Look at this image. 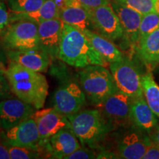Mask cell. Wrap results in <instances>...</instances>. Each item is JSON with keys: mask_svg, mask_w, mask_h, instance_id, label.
<instances>
[{"mask_svg": "<svg viewBox=\"0 0 159 159\" xmlns=\"http://www.w3.org/2000/svg\"><path fill=\"white\" fill-rule=\"evenodd\" d=\"M57 56L63 62L77 68L91 65L106 67L108 65L82 31L64 22Z\"/></svg>", "mask_w": 159, "mask_h": 159, "instance_id": "cell-1", "label": "cell"}, {"mask_svg": "<svg viewBox=\"0 0 159 159\" xmlns=\"http://www.w3.org/2000/svg\"><path fill=\"white\" fill-rule=\"evenodd\" d=\"M5 76L11 91L18 98L32 105L35 109L43 108L49 89L44 75L11 61Z\"/></svg>", "mask_w": 159, "mask_h": 159, "instance_id": "cell-2", "label": "cell"}, {"mask_svg": "<svg viewBox=\"0 0 159 159\" xmlns=\"http://www.w3.org/2000/svg\"><path fill=\"white\" fill-rule=\"evenodd\" d=\"M67 118L83 147L92 148L113 129L100 110L97 109L80 111Z\"/></svg>", "mask_w": 159, "mask_h": 159, "instance_id": "cell-3", "label": "cell"}, {"mask_svg": "<svg viewBox=\"0 0 159 159\" xmlns=\"http://www.w3.org/2000/svg\"><path fill=\"white\" fill-rule=\"evenodd\" d=\"M82 69L78 73L79 83L92 104L99 105L118 90L112 74L105 66L91 65Z\"/></svg>", "mask_w": 159, "mask_h": 159, "instance_id": "cell-4", "label": "cell"}, {"mask_svg": "<svg viewBox=\"0 0 159 159\" xmlns=\"http://www.w3.org/2000/svg\"><path fill=\"white\" fill-rule=\"evenodd\" d=\"M16 21L10 26L4 35L5 45L12 50L38 48L39 24L25 17H15Z\"/></svg>", "mask_w": 159, "mask_h": 159, "instance_id": "cell-5", "label": "cell"}, {"mask_svg": "<svg viewBox=\"0 0 159 159\" xmlns=\"http://www.w3.org/2000/svg\"><path fill=\"white\" fill-rule=\"evenodd\" d=\"M110 70L119 91L129 96H143L142 77L139 69L127 57L120 61L110 63Z\"/></svg>", "mask_w": 159, "mask_h": 159, "instance_id": "cell-6", "label": "cell"}, {"mask_svg": "<svg viewBox=\"0 0 159 159\" xmlns=\"http://www.w3.org/2000/svg\"><path fill=\"white\" fill-rule=\"evenodd\" d=\"M88 10L92 25V31L113 42L124 39L122 25L111 4Z\"/></svg>", "mask_w": 159, "mask_h": 159, "instance_id": "cell-7", "label": "cell"}, {"mask_svg": "<svg viewBox=\"0 0 159 159\" xmlns=\"http://www.w3.org/2000/svg\"><path fill=\"white\" fill-rule=\"evenodd\" d=\"M86 97L82 87L76 81H68L55 91L53 108L66 116L79 112L84 106Z\"/></svg>", "mask_w": 159, "mask_h": 159, "instance_id": "cell-8", "label": "cell"}, {"mask_svg": "<svg viewBox=\"0 0 159 159\" xmlns=\"http://www.w3.org/2000/svg\"><path fill=\"white\" fill-rule=\"evenodd\" d=\"M134 97L117 90L97 105L112 128L130 121V109Z\"/></svg>", "mask_w": 159, "mask_h": 159, "instance_id": "cell-9", "label": "cell"}, {"mask_svg": "<svg viewBox=\"0 0 159 159\" xmlns=\"http://www.w3.org/2000/svg\"><path fill=\"white\" fill-rule=\"evenodd\" d=\"M2 136V142L5 144L30 148H39L43 145L40 138L36 122L32 117L6 130Z\"/></svg>", "mask_w": 159, "mask_h": 159, "instance_id": "cell-10", "label": "cell"}, {"mask_svg": "<svg viewBox=\"0 0 159 159\" xmlns=\"http://www.w3.org/2000/svg\"><path fill=\"white\" fill-rule=\"evenodd\" d=\"M31 117L36 122L40 138L43 145L59 130L63 128H71L67 116L54 108L37 109Z\"/></svg>", "mask_w": 159, "mask_h": 159, "instance_id": "cell-11", "label": "cell"}, {"mask_svg": "<svg viewBox=\"0 0 159 159\" xmlns=\"http://www.w3.org/2000/svg\"><path fill=\"white\" fill-rule=\"evenodd\" d=\"M144 133V131L135 127L121 135L117 144L119 158H143L147 147L150 141V137Z\"/></svg>", "mask_w": 159, "mask_h": 159, "instance_id": "cell-12", "label": "cell"}, {"mask_svg": "<svg viewBox=\"0 0 159 159\" xmlns=\"http://www.w3.org/2000/svg\"><path fill=\"white\" fill-rule=\"evenodd\" d=\"M35 108L19 98L5 99L0 102V125L8 130L31 117Z\"/></svg>", "mask_w": 159, "mask_h": 159, "instance_id": "cell-13", "label": "cell"}, {"mask_svg": "<svg viewBox=\"0 0 159 159\" xmlns=\"http://www.w3.org/2000/svg\"><path fill=\"white\" fill-rule=\"evenodd\" d=\"M113 9L118 16L124 32V41L127 45L137 47L139 43V27L142 16L139 12L115 2H111Z\"/></svg>", "mask_w": 159, "mask_h": 159, "instance_id": "cell-14", "label": "cell"}, {"mask_svg": "<svg viewBox=\"0 0 159 159\" xmlns=\"http://www.w3.org/2000/svg\"><path fill=\"white\" fill-rule=\"evenodd\" d=\"M79 139L71 128L59 130L45 143L51 158H63L81 147Z\"/></svg>", "mask_w": 159, "mask_h": 159, "instance_id": "cell-15", "label": "cell"}, {"mask_svg": "<svg viewBox=\"0 0 159 159\" xmlns=\"http://www.w3.org/2000/svg\"><path fill=\"white\" fill-rule=\"evenodd\" d=\"M8 56L12 62L31 70L43 72L47 70L49 63V55L41 47L30 49L11 50Z\"/></svg>", "mask_w": 159, "mask_h": 159, "instance_id": "cell-16", "label": "cell"}, {"mask_svg": "<svg viewBox=\"0 0 159 159\" xmlns=\"http://www.w3.org/2000/svg\"><path fill=\"white\" fill-rule=\"evenodd\" d=\"M63 26V21L60 19H49L39 24V47L48 54L57 55Z\"/></svg>", "mask_w": 159, "mask_h": 159, "instance_id": "cell-17", "label": "cell"}, {"mask_svg": "<svg viewBox=\"0 0 159 159\" xmlns=\"http://www.w3.org/2000/svg\"><path fill=\"white\" fill-rule=\"evenodd\" d=\"M130 121L137 128L150 133L158 125V119L143 96L134 98L130 109Z\"/></svg>", "mask_w": 159, "mask_h": 159, "instance_id": "cell-18", "label": "cell"}, {"mask_svg": "<svg viewBox=\"0 0 159 159\" xmlns=\"http://www.w3.org/2000/svg\"><path fill=\"white\" fill-rule=\"evenodd\" d=\"M59 19L80 31L93 30L89 10L78 0H69L66 6L60 10Z\"/></svg>", "mask_w": 159, "mask_h": 159, "instance_id": "cell-19", "label": "cell"}, {"mask_svg": "<svg viewBox=\"0 0 159 159\" xmlns=\"http://www.w3.org/2000/svg\"><path fill=\"white\" fill-rule=\"evenodd\" d=\"M88 38L94 48L99 53L102 58L108 63L120 61L125 58L122 52L116 47L113 41L98 34L91 30L82 31Z\"/></svg>", "mask_w": 159, "mask_h": 159, "instance_id": "cell-20", "label": "cell"}, {"mask_svg": "<svg viewBox=\"0 0 159 159\" xmlns=\"http://www.w3.org/2000/svg\"><path fill=\"white\" fill-rule=\"evenodd\" d=\"M140 58L149 69L159 63V27L141 40L137 46Z\"/></svg>", "mask_w": 159, "mask_h": 159, "instance_id": "cell-21", "label": "cell"}, {"mask_svg": "<svg viewBox=\"0 0 159 159\" xmlns=\"http://www.w3.org/2000/svg\"><path fill=\"white\" fill-rule=\"evenodd\" d=\"M142 85L145 100L151 110L159 118V85L150 71L142 75Z\"/></svg>", "mask_w": 159, "mask_h": 159, "instance_id": "cell-22", "label": "cell"}, {"mask_svg": "<svg viewBox=\"0 0 159 159\" xmlns=\"http://www.w3.org/2000/svg\"><path fill=\"white\" fill-rule=\"evenodd\" d=\"M16 17H25L40 24L49 19H59L60 9L52 0H46L37 11L23 14H16Z\"/></svg>", "mask_w": 159, "mask_h": 159, "instance_id": "cell-23", "label": "cell"}, {"mask_svg": "<svg viewBox=\"0 0 159 159\" xmlns=\"http://www.w3.org/2000/svg\"><path fill=\"white\" fill-rule=\"evenodd\" d=\"M46 0H7L9 10L16 14L28 13L39 10Z\"/></svg>", "mask_w": 159, "mask_h": 159, "instance_id": "cell-24", "label": "cell"}, {"mask_svg": "<svg viewBox=\"0 0 159 159\" xmlns=\"http://www.w3.org/2000/svg\"><path fill=\"white\" fill-rule=\"evenodd\" d=\"M8 150L11 159H30L41 158V147L30 148V147H19L13 145L5 144Z\"/></svg>", "mask_w": 159, "mask_h": 159, "instance_id": "cell-25", "label": "cell"}, {"mask_svg": "<svg viewBox=\"0 0 159 159\" xmlns=\"http://www.w3.org/2000/svg\"><path fill=\"white\" fill-rule=\"evenodd\" d=\"M158 27L159 13L156 12H151L143 15L139 27V42Z\"/></svg>", "mask_w": 159, "mask_h": 159, "instance_id": "cell-26", "label": "cell"}, {"mask_svg": "<svg viewBox=\"0 0 159 159\" xmlns=\"http://www.w3.org/2000/svg\"><path fill=\"white\" fill-rule=\"evenodd\" d=\"M134 10L142 15L155 12V0H111Z\"/></svg>", "mask_w": 159, "mask_h": 159, "instance_id": "cell-27", "label": "cell"}, {"mask_svg": "<svg viewBox=\"0 0 159 159\" xmlns=\"http://www.w3.org/2000/svg\"><path fill=\"white\" fill-rule=\"evenodd\" d=\"M97 155L93 150H89L85 147L80 148L72 153L66 156L65 159H90L97 158Z\"/></svg>", "mask_w": 159, "mask_h": 159, "instance_id": "cell-28", "label": "cell"}, {"mask_svg": "<svg viewBox=\"0 0 159 159\" xmlns=\"http://www.w3.org/2000/svg\"><path fill=\"white\" fill-rule=\"evenodd\" d=\"M144 159H159V147L150 139L147 147L146 152L143 157Z\"/></svg>", "mask_w": 159, "mask_h": 159, "instance_id": "cell-29", "label": "cell"}, {"mask_svg": "<svg viewBox=\"0 0 159 159\" xmlns=\"http://www.w3.org/2000/svg\"><path fill=\"white\" fill-rule=\"evenodd\" d=\"M11 17L6 6L2 2L0 1V32L8 25Z\"/></svg>", "mask_w": 159, "mask_h": 159, "instance_id": "cell-30", "label": "cell"}, {"mask_svg": "<svg viewBox=\"0 0 159 159\" xmlns=\"http://www.w3.org/2000/svg\"><path fill=\"white\" fill-rule=\"evenodd\" d=\"M81 5L87 9H94L102 5L111 4V0H78Z\"/></svg>", "mask_w": 159, "mask_h": 159, "instance_id": "cell-31", "label": "cell"}, {"mask_svg": "<svg viewBox=\"0 0 159 159\" xmlns=\"http://www.w3.org/2000/svg\"><path fill=\"white\" fill-rule=\"evenodd\" d=\"M10 90L11 89L8 80L3 75H1L0 76V99L8 95Z\"/></svg>", "mask_w": 159, "mask_h": 159, "instance_id": "cell-32", "label": "cell"}, {"mask_svg": "<svg viewBox=\"0 0 159 159\" xmlns=\"http://www.w3.org/2000/svg\"><path fill=\"white\" fill-rule=\"evenodd\" d=\"M148 134L151 140L159 147V125H157L156 128Z\"/></svg>", "mask_w": 159, "mask_h": 159, "instance_id": "cell-33", "label": "cell"}, {"mask_svg": "<svg viewBox=\"0 0 159 159\" xmlns=\"http://www.w3.org/2000/svg\"><path fill=\"white\" fill-rule=\"evenodd\" d=\"M11 158L7 148L4 144L2 141H0V159H9Z\"/></svg>", "mask_w": 159, "mask_h": 159, "instance_id": "cell-34", "label": "cell"}, {"mask_svg": "<svg viewBox=\"0 0 159 159\" xmlns=\"http://www.w3.org/2000/svg\"><path fill=\"white\" fill-rule=\"evenodd\" d=\"M52 1L54 2L55 4H56L57 7H59V9L61 10L66 6L69 0H52Z\"/></svg>", "mask_w": 159, "mask_h": 159, "instance_id": "cell-35", "label": "cell"}, {"mask_svg": "<svg viewBox=\"0 0 159 159\" xmlns=\"http://www.w3.org/2000/svg\"><path fill=\"white\" fill-rule=\"evenodd\" d=\"M6 70H7V69L5 68V66L4 64L3 61L0 59V76H1V75H5Z\"/></svg>", "mask_w": 159, "mask_h": 159, "instance_id": "cell-36", "label": "cell"}, {"mask_svg": "<svg viewBox=\"0 0 159 159\" xmlns=\"http://www.w3.org/2000/svg\"><path fill=\"white\" fill-rule=\"evenodd\" d=\"M154 8H155V12L159 13V0H155Z\"/></svg>", "mask_w": 159, "mask_h": 159, "instance_id": "cell-37", "label": "cell"}, {"mask_svg": "<svg viewBox=\"0 0 159 159\" xmlns=\"http://www.w3.org/2000/svg\"><path fill=\"white\" fill-rule=\"evenodd\" d=\"M0 128H2V127H1V125H0Z\"/></svg>", "mask_w": 159, "mask_h": 159, "instance_id": "cell-38", "label": "cell"}]
</instances>
